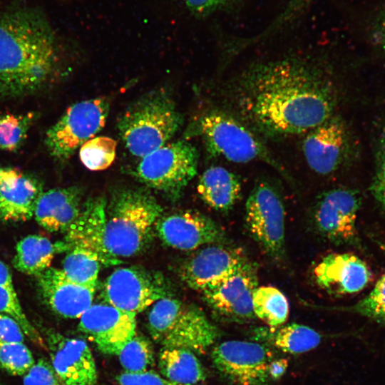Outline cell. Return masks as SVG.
I'll list each match as a JSON object with an SVG mask.
<instances>
[{
    "instance_id": "60d3db41",
    "label": "cell",
    "mask_w": 385,
    "mask_h": 385,
    "mask_svg": "<svg viewBox=\"0 0 385 385\" xmlns=\"http://www.w3.org/2000/svg\"><path fill=\"white\" fill-rule=\"evenodd\" d=\"M369 27L372 43L385 52V4L372 16Z\"/></svg>"
},
{
    "instance_id": "484cf974",
    "label": "cell",
    "mask_w": 385,
    "mask_h": 385,
    "mask_svg": "<svg viewBox=\"0 0 385 385\" xmlns=\"http://www.w3.org/2000/svg\"><path fill=\"white\" fill-rule=\"evenodd\" d=\"M160 374L174 382L185 385H202L206 380L205 368L191 350L163 346L158 356Z\"/></svg>"
},
{
    "instance_id": "1f68e13d",
    "label": "cell",
    "mask_w": 385,
    "mask_h": 385,
    "mask_svg": "<svg viewBox=\"0 0 385 385\" xmlns=\"http://www.w3.org/2000/svg\"><path fill=\"white\" fill-rule=\"evenodd\" d=\"M118 356L125 371L130 373L145 371L154 363L152 344L145 337L136 334L125 345Z\"/></svg>"
},
{
    "instance_id": "ab89813d",
    "label": "cell",
    "mask_w": 385,
    "mask_h": 385,
    "mask_svg": "<svg viewBox=\"0 0 385 385\" xmlns=\"http://www.w3.org/2000/svg\"><path fill=\"white\" fill-rule=\"evenodd\" d=\"M195 16L204 17L216 11L233 0H181Z\"/></svg>"
},
{
    "instance_id": "ac0fdd59",
    "label": "cell",
    "mask_w": 385,
    "mask_h": 385,
    "mask_svg": "<svg viewBox=\"0 0 385 385\" xmlns=\"http://www.w3.org/2000/svg\"><path fill=\"white\" fill-rule=\"evenodd\" d=\"M248 260L239 248L209 245L185 262L181 277L188 286L201 292L233 274Z\"/></svg>"
},
{
    "instance_id": "5bb4252c",
    "label": "cell",
    "mask_w": 385,
    "mask_h": 385,
    "mask_svg": "<svg viewBox=\"0 0 385 385\" xmlns=\"http://www.w3.org/2000/svg\"><path fill=\"white\" fill-rule=\"evenodd\" d=\"M350 145L345 123L334 115L305 133L302 148L309 167L317 174L327 175L346 163Z\"/></svg>"
},
{
    "instance_id": "f1b7e54d",
    "label": "cell",
    "mask_w": 385,
    "mask_h": 385,
    "mask_svg": "<svg viewBox=\"0 0 385 385\" xmlns=\"http://www.w3.org/2000/svg\"><path fill=\"white\" fill-rule=\"evenodd\" d=\"M101 264L97 256L91 252L73 247L65 257L61 270L77 284L96 287Z\"/></svg>"
},
{
    "instance_id": "603a6c76",
    "label": "cell",
    "mask_w": 385,
    "mask_h": 385,
    "mask_svg": "<svg viewBox=\"0 0 385 385\" xmlns=\"http://www.w3.org/2000/svg\"><path fill=\"white\" fill-rule=\"evenodd\" d=\"M42 185L34 178L22 175L16 180L0 186V219L24 221L34 215Z\"/></svg>"
},
{
    "instance_id": "cb8c5ba5",
    "label": "cell",
    "mask_w": 385,
    "mask_h": 385,
    "mask_svg": "<svg viewBox=\"0 0 385 385\" xmlns=\"http://www.w3.org/2000/svg\"><path fill=\"white\" fill-rule=\"evenodd\" d=\"M197 188L200 197L207 205L222 212H229L242 192L238 176L221 166H212L205 170Z\"/></svg>"
},
{
    "instance_id": "7c38bea8",
    "label": "cell",
    "mask_w": 385,
    "mask_h": 385,
    "mask_svg": "<svg viewBox=\"0 0 385 385\" xmlns=\"http://www.w3.org/2000/svg\"><path fill=\"white\" fill-rule=\"evenodd\" d=\"M102 294L106 304L135 315L168 297L163 277L138 267L115 270L106 279Z\"/></svg>"
},
{
    "instance_id": "f35d334b",
    "label": "cell",
    "mask_w": 385,
    "mask_h": 385,
    "mask_svg": "<svg viewBox=\"0 0 385 385\" xmlns=\"http://www.w3.org/2000/svg\"><path fill=\"white\" fill-rule=\"evenodd\" d=\"M25 334L12 317L0 313V344L24 343Z\"/></svg>"
},
{
    "instance_id": "e575fe53",
    "label": "cell",
    "mask_w": 385,
    "mask_h": 385,
    "mask_svg": "<svg viewBox=\"0 0 385 385\" xmlns=\"http://www.w3.org/2000/svg\"><path fill=\"white\" fill-rule=\"evenodd\" d=\"M35 364L29 349L24 343L0 344V366L14 376H24Z\"/></svg>"
},
{
    "instance_id": "ee69618b",
    "label": "cell",
    "mask_w": 385,
    "mask_h": 385,
    "mask_svg": "<svg viewBox=\"0 0 385 385\" xmlns=\"http://www.w3.org/2000/svg\"><path fill=\"white\" fill-rule=\"evenodd\" d=\"M22 173L17 169L3 168L0 165V186L16 180Z\"/></svg>"
},
{
    "instance_id": "8fae6325",
    "label": "cell",
    "mask_w": 385,
    "mask_h": 385,
    "mask_svg": "<svg viewBox=\"0 0 385 385\" xmlns=\"http://www.w3.org/2000/svg\"><path fill=\"white\" fill-rule=\"evenodd\" d=\"M211 358L216 369L235 385H268L272 351L264 344L230 340L216 345Z\"/></svg>"
},
{
    "instance_id": "277c9868",
    "label": "cell",
    "mask_w": 385,
    "mask_h": 385,
    "mask_svg": "<svg viewBox=\"0 0 385 385\" xmlns=\"http://www.w3.org/2000/svg\"><path fill=\"white\" fill-rule=\"evenodd\" d=\"M183 123L173 100L158 90L130 106L120 117L118 129L130 153L143 158L165 145Z\"/></svg>"
},
{
    "instance_id": "836d02e7",
    "label": "cell",
    "mask_w": 385,
    "mask_h": 385,
    "mask_svg": "<svg viewBox=\"0 0 385 385\" xmlns=\"http://www.w3.org/2000/svg\"><path fill=\"white\" fill-rule=\"evenodd\" d=\"M334 309L358 314L385 326V268L368 294L351 306Z\"/></svg>"
},
{
    "instance_id": "8d00e7d4",
    "label": "cell",
    "mask_w": 385,
    "mask_h": 385,
    "mask_svg": "<svg viewBox=\"0 0 385 385\" xmlns=\"http://www.w3.org/2000/svg\"><path fill=\"white\" fill-rule=\"evenodd\" d=\"M23 385H65L52 365L46 359H40L24 375Z\"/></svg>"
},
{
    "instance_id": "ba28073f",
    "label": "cell",
    "mask_w": 385,
    "mask_h": 385,
    "mask_svg": "<svg viewBox=\"0 0 385 385\" xmlns=\"http://www.w3.org/2000/svg\"><path fill=\"white\" fill-rule=\"evenodd\" d=\"M104 97L83 101L68 108L46 133L45 145L49 154L63 162L104 127L109 113Z\"/></svg>"
},
{
    "instance_id": "f6af8a7d",
    "label": "cell",
    "mask_w": 385,
    "mask_h": 385,
    "mask_svg": "<svg viewBox=\"0 0 385 385\" xmlns=\"http://www.w3.org/2000/svg\"><path fill=\"white\" fill-rule=\"evenodd\" d=\"M0 285L14 286L12 275L8 266L0 259Z\"/></svg>"
},
{
    "instance_id": "30bf717a",
    "label": "cell",
    "mask_w": 385,
    "mask_h": 385,
    "mask_svg": "<svg viewBox=\"0 0 385 385\" xmlns=\"http://www.w3.org/2000/svg\"><path fill=\"white\" fill-rule=\"evenodd\" d=\"M361 198L358 191L338 188L322 192L313 211L317 232L334 245L358 242L356 220Z\"/></svg>"
},
{
    "instance_id": "8992f818",
    "label": "cell",
    "mask_w": 385,
    "mask_h": 385,
    "mask_svg": "<svg viewBox=\"0 0 385 385\" xmlns=\"http://www.w3.org/2000/svg\"><path fill=\"white\" fill-rule=\"evenodd\" d=\"M192 129L193 135L202 138L213 157L222 156L237 163L260 160L284 173L260 136L227 112L208 111L197 119Z\"/></svg>"
},
{
    "instance_id": "4fadbf2b",
    "label": "cell",
    "mask_w": 385,
    "mask_h": 385,
    "mask_svg": "<svg viewBox=\"0 0 385 385\" xmlns=\"http://www.w3.org/2000/svg\"><path fill=\"white\" fill-rule=\"evenodd\" d=\"M257 287V267L248 260L233 274L201 293L220 319L228 322L246 323L256 317L252 294Z\"/></svg>"
},
{
    "instance_id": "83f0119b",
    "label": "cell",
    "mask_w": 385,
    "mask_h": 385,
    "mask_svg": "<svg viewBox=\"0 0 385 385\" xmlns=\"http://www.w3.org/2000/svg\"><path fill=\"white\" fill-rule=\"evenodd\" d=\"M252 308L256 317L269 327H278L287 321L289 302L285 295L272 286L257 287L252 294Z\"/></svg>"
},
{
    "instance_id": "4dcf8cb0",
    "label": "cell",
    "mask_w": 385,
    "mask_h": 385,
    "mask_svg": "<svg viewBox=\"0 0 385 385\" xmlns=\"http://www.w3.org/2000/svg\"><path fill=\"white\" fill-rule=\"evenodd\" d=\"M117 142L109 137L98 136L86 141L80 148L82 163L89 170H103L114 161Z\"/></svg>"
},
{
    "instance_id": "9c48e42d",
    "label": "cell",
    "mask_w": 385,
    "mask_h": 385,
    "mask_svg": "<svg viewBox=\"0 0 385 385\" xmlns=\"http://www.w3.org/2000/svg\"><path fill=\"white\" fill-rule=\"evenodd\" d=\"M245 214L250 236L270 257L280 259L284 252L285 212L278 191L268 182L257 183L247 200Z\"/></svg>"
},
{
    "instance_id": "d4e9b609",
    "label": "cell",
    "mask_w": 385,
    "mask_h": 385,
    "mask_svg": "<svg viewBox=\"0 0 385 385\" xmlns=\"http://www.w3.org/2000/svg\"><path fill=\"white\" fill-rule=\"evenodd\" d=\"M71 249L66 242H53L40 235H31L16 244L13 265L18 271L36 277L51 267L56 254Z\"/></svg>"
},
{
    "instance_id": "d6986e66",
    "label": "cell",
    "mask_w": 385,
    "mask_h": 385,
    "mask_svg": "<svg viewBox=\"0 0 385 385\" xmlns=\"http://www.w3.org/2000/svg\"><path fill=\"white\" fill-rule=\"evenodd\" d=\"M36 278L41 299L60 317L80 318L92 305L96 287L71 281L60 269L50 267Z\"/></svg>"
},
{
    "instance_id": "6da1fadb",
    "label": "cell",
    "mask_w": 385,
    "mask_h": 385,
    "mask_svg": "<svg viewBox=\"0 0 385 385\" xmlns=\"http://www.w3.org/2000/svg\"><path fill=\"white\" fill-rule=\"evenodd\" d=\"M227 112L259 136L306 133L335 115L337 90L319 60L287 56L250 65L228 83Z\"/></svg>"
},
{
    "instance_id": "ffe728a7",
    "label": "cell",
    "mask_w": 385,
    "mask_h": 385,
    "mask_svg": "<svg viewBox=\"0 0 385 385\" xmlns=\"http://www.w3.org/2000/svg\"><path fill=\"white\" fill-rule=\"evenodd\" d=\"M317 284L335 295L364 289L371 279L368 265L351 253H334L324 257L313 270Z\"/></svg>"
},
{
    "instance_id": "7402d4cb",
    "label": "cell",
    "mask_w": 385,
    "mask_h": 385,
    "mask_svg": "<svg viewBox=\"0 0 385 385\" xmlns=\"http://www.w3.org/2000/svg\"><path fill=\"white\" fill-rule=\"evenodd\" d=\"M82 193L78 186L42 192L34 210L36 222L49 232H66L80 214Z\"/></svg>"
},
{
    "instance_id": "4316f807",
    "label": "cell",
    "mask_w": 385,
    "mask_h": 385,
    "mask_svg": "<svg viewBox=\"0 0 385 385\" xmlns=\"http://www.w3.org/2000/svg\"><path fill=\"white\" fill-rule=\"evenodd\" d=\"M254 335L256 339H268L279 350L291 354L312 350L322 340L321 334L314 329L295 323L278 327H260Z\"/></svg>"
},
{
    "instance_id": "bcb514c9",
    "label": "cell",
    "mask_w": 385,
    "mask_h": 385,
    "mask_svg": "<svg viewBox=\"0 0 385 385\" xmlns=\"http://www.w3.org/2000/svg\"><path fill=\"white\" fill-rule=\"evenodd\" d=\"M61 1H68V0H61Z\"/></svg>"
},
{
    "instance_id": "d590c367",
    "label": "cell",
    "mask_w": 385,
    "mask_h": 385,
    "mask_svg": "<svg viewBox=\"0 0 385 385\" xmlns=\"http://www.w3.org/2000/svg\"><path fill=\"white\" fill-rule=\"evenodd\" d=\"M371 192L376 202L385 210V128L378 140L376 168Z\"/></svg>"
},
{
    "instance_id": "9a60e30c",
    "label": "cell",
    "mask_w": 385,
    "mask_h": 385,
    "mask_svg": "<svg viewBox=\"0 0 385 385\" xmlns=\"http://www.w3.org/2000/svg\"><path fill=\"white\" fill-rule=\"evenodd\" d=\"M135 315L108 304H92L80 317L78 329L106 354L118 355L135 336Z\"/></svg>"
},
{
    "instance_id": "d6a6232c",
    "label": "cell",
    "mask_w": 385,
    "mask_h": 385,
    "mask_svg": "<svg viewBox=\"0 0 385 385\" xmlns=\"http://www.w3.org/2000/svg\"><path fill=\"white\" fill-rule=\"evenodd\" d=\"M0 313L15 319L33 343L47 350L43 337L26 317L14 286L0 285Z\"/></svg>"
},
{
    "instance_id": "5b68a950",
    "label": "cell",
    "mask_w": 385,
    "mask_h": 385,
    "mask_svg": "<svg viewBox=\"0 0 385 385\" xmlns=\"http://www.w3.org/2000/svg\"><path fill=\"white\" fill-rule=\"evenodd\" d=\"M148 329L163 346L184 348L195 354L205 353L220 334L200 308L170 297L153 304Z\"/></svg>"
},
{
    "instance_id": "f546056e",
    "label": "cell",
    "mask_w": 385,
    "mask_h": 385,
    "mask_svg": "<svg viewBox=\"0 0 385 385\" xmlns=\"http://www.w3.org/2000/svg\"><path fill=\"white\" fill-rule=\"evenodd\" d=\"M38 117V113L36 112L0 114V150H18Z\"/></svg>"
},
{
    "instance_id": "52a82bcc",
    "label": "cell",
    "mask_w": 385,
    "mask_h": 385,
    "mask_svg": "<svg viewBox=\"0 0 385 385\" xmlns=\"http://www.w3.org/2000/svg\"><path fill=\"white\" fill-rule=\"evenodd\" d=\"M197 162L198 152L191 143H166L143 157L135 175L148 187L177 197L195 176Z\"/></svg>"
},
{
    "instance_id": "74e56055",
    "label": "cell",
    "mask_w": 385,
    "mask_h": 385,
    "mask_svg": "<svg viewBox=\"0 0 385 385\" xmlns=\"http://www.w3.org/2000/svg\"><path fill=\"white\" fill-rule=\"evenodd\" d=\"M116 380L120 385H185L172 381L153 370L139 373L123 371Z\"/></svg>"
},
{
    "instance_id": "e0dca14e",
    "label": "cell",
    "mask_w": 385,
    "mask_h": 385,
    "mask_svg": "<svg viewBox=\"0 0 385 385\" xmlns=\"http://www.w3.org/2000/svg\"><path fill=\"white\" fill-rule=\"evenodd\" d=\"M155 230L165 244L182 250L222 242L225 238L224 231L215 221L195 210L160 216Z\"/></svg>"
},
{
    "instance_id": "2e32d148",
    "label": "cell",
    "mask_w": 385,
    "mask_h": 385,
    "mask_svg": "<svg viewBox=\"0 0 385 385\" xmlns=\"http://www.w3.org/2000/svg\"><path fill=\"white\" fill-rule=\"evenodd\" d=\"M51 364L65 385H96V362L88 344L78 338L68 337L48 330L46 337Z\"/></svg>"
},
{
    "instance_id": "b9f144b4",
    "label": "cell",
    "mask_w": 385,
    "mask_h": 385,
    "mask_svg": "<svg viewBox=\"0 0 385 385\" xmlns=\"http://www.w3.org/2000/svg\"><path fill=\"white\" fill-rule=\"evenodd\" d=\"M313 0H285V5L279 15L275 18L274 24L281 27L292 21Z\"/></svg>"
},
{
    "instance_id": "7bdbcfd3",
    "label": "cell",
    "mask_w": 385,
    "mask_h": 385,
    "mask_svg": "<svg viewBox=\"0 0 385 385\" xmlns=\"http://www.w3.org/2000/svg\"><path fill=\"white\" fill-rule=\"evenodd\" d=\"M287 367V361L284 359L272 360L269 366V374L271 379H279Z\"/></svg>"
},
{
    "instance_id": "7a4b0ae2",
    "label": "cell",
    "mask_w": 385,
    "mask_h": 385,
    "mask_svg": "<svg viewBox=\"0 0 385 385\" xmlns=\"http://www.w3.org/2000/svg\"><path fill=\"white\" fill-rule=\"evenodd\" d=\"M59 55L56 33L42 9L19 3L0 7V97L46 88L57 73Z\"/></svg>"
},
{
    "instance_id": "3957f363",
    "label": "cell",
    "mask_w": 385,
    "mask_h": 385,
    "mask_svg": "<svg viewBox=\"0 0 385 385\" xmlns=\"http://www.w3.org/2000/svg\"><path fill=\"white\" fill-rule=\"evenodd\" d=\"M162 207L147 190L115 191L106 207L105 245L114 257L135 255L150 242Z\"/></svg>"
},
{
    "instance_id": "44dd1931",
    "label": "cell",
    "mask_w": 385,
    "mask_h": 385,
    "mask_svg": "<svg viewBox=\"0 0 385 385\" xmlns=\"http://www.w3.org/2000/svg\"><path fill=\"white\" fill-rule=\"evenodd\" d=\"M106 200L103 197L89 199L82 205L78 217L66 232V242L94 254L101 264H120L105 245Z\"/></svg>"
}]
</instances>
